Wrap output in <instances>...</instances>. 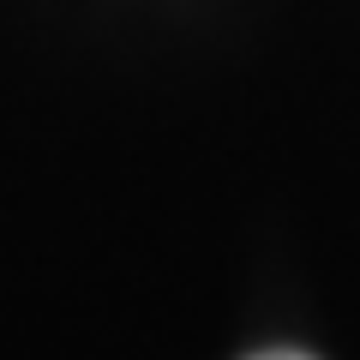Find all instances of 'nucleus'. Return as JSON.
<instances>
[{
	"label": "nucleus",
	"mask_w": 360,
	"mask_h": 360,
	"mask_svg": "<svg viewBox=\"0 0 360 360\" xmlns=\"http://www.w3.org/2000/svg\"><path fill=\"white\" fill-rule=\"evenodd\" d=\"M252 360H319V354H307V348H264V354H252Z\"/></svg>",
	"instance_id": "nucleus-1"
}]
</instances>
